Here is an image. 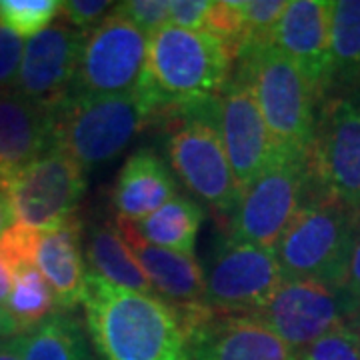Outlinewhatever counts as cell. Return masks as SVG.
I'll use <instances>...</instances> for the list:
<instances>
[{
	"instance_id": "obj_33",
	"label": "cell",
	"mask_w": 360,
	"mask_h": 360,
	"mask_svg": "<svg viewBox=\"0 0 360 360\" xmlns=\"http://www.w3.org/2000/svg\"><path fill=\"white\" fill-rule=\"evenodd\" d=\"M350 295L360 300V229L356 234V240L352 246V255H350V262H348V274L347 284H345Z\"/></svg>"
},
{
	"instance_id": "obj_26",
	"label": "cell",
	"mask_w": 360,
	"mask_h": 360,
	"mask_svg": "<svg viewBox=\"0 0 360 360\" xmlns=\"http://www.w3.org/2000/svg\"><path fill=\"white\" fill-rule=\"evenodd\" d=\"M60 0H0V22L18 37H34L60 14Z\"/></svg>"
},
{
	"instance_id": "obj_12",
	"label": "cell",
	"mask_w": 360,
	"mask_h": 360,
	"mask_svg": "<svg viewBox=\"0 0 360 360\" xmlns=\"http://www.w3.org/2000/svg\"><path fill=\"white\" fill-rule=\"evenodd\" d=\"M272 248L229 240L210 258L206 269V302L231 314H257L283 283Z\"/></svg>"
},
{
	"instance_id": "obj_38",
	"label": "cell",
	"mask_w": 360,
	"mask_h": 360,
	"mask_svg": "<svg viewBox=\"0 0 360 360\" xmlns=\"http://www.w3.org/2000/svg\"><path fill=\"white\" fill-rule=\"evenodd\" d=\"M352 319H354V324H352L350 328H352V330H354V333L360 336V309L354 312V316H352Z\"/></svg>"
},
{
	"instance_id": "obj_23",
	"label": "cell",
	"mask_w": 360,
	"mask_h": 360,
	"mask_svg": "<svg viewBox=\"0 0 360 360\" xmlns=\"http://www.w3.org/2000/svg\"><path fill=\"white\" fill-rule=\"evenodd\" d=\"M13 336L34 330L52 314L60 312L51 284L34 264H22L14 270L13 288L2 304Z\"/></svg>"
},
{
	"instance_id": "obj_3",
	"label": "cell",
	"mask_w": 360,
	"mask_h": 360,
	"mask_svg": "<svg viewBox=\"0 0 360 360\" xmlns=\"http://www.w3.org/2000/svg\"><path fill=\"white\" fill-rule=\"evenodd\" d=\"M158 122L168 127L167 155L182 184L214 210L232 214L243 188L220 134L219 96L176 104Z\"/></svg>"
},
{
	"instance_id": "obj_21",
	"label": "cell",
	"mask_w": 360,
	"mask_h": 360,
	"mask_svg": "<svg viewBox=\"0 0 360 360\" xmlns=\"http://www.w3.org/2000/svg\"><path fill=\"white\" fill-rule=\"evenodd\" d=\"M86 257H89L90 272L98 274L104 281L134 292L158 296L115 224L103 222L92 226Z\"/></svg>"
},
{
	"instance_id": "obj_31",
	"label": "cell",
	"mask_w": 360,
	"mask_h": 360,
	"mask_svg": "<svg viewBox=\"0 0 360 360\" xmlns=\"http://www.w3.org/2000/svg\"><path fill=\"white\" fill-rule=\"evenodd\" d=\"M22 54H25L22 39L0 22V94L13 92L22 63Z\"/></svg>"
},
{
	"instance_id": "obj_11",
	"label": "cell",
	"mask_w": 360,
	"mask_h": 360,
	"mask_svg": "<svg viewBox=\"0 0 360 360\" xmlns=\"http://www.w3.org/2000/svg\"><path fill=\"white\" fill-rule=\"evenodd\" d=\"M359 309L360 300L347 288L316 281H283L255 316L281 336L292 352H298L342 326L345 319L354 316Z\"/></svg>"
},
{
	"instance_id": "obj_32",
	"label": "cell",
	"mask_w": 360,
	"mask_h": 360,
	"mask_svg": "<svg viewBox=\"0 0 360 360\" xmlns=\"http://www.w3.org/2000/svg\"><path fill=\"white\" fill-rule=\"evenodd\" d=\"M210 6H212L210 0H172L168 25L179 26L184 30H194V32H206Z\"/></svg>"
},
{
	"instance_id": "obj_17",
	"label": "cell",
	"mask_w": 360,
	"mask_h": 360,
	"mask_svg": "<svg viewBox=\"0 0 360 360\" xmlns=\"http://www.w3.org/2000/svg\"><path fill=\"white\" fill-rule=\"evenodd\" d=\"M52 108L16 92L0 94V184L51 150Z\"/></svg>"
},
{
	"instance_id": "obj_5",
	"label": "cell",
	"mask_w": 360,
	"mask_h": 360,
	"mask_svg": "<svg viewBox=\"0 0 360 360\" xmlns=\"http://www.w3.org/2000/svg\"><path fill=\"white\" fill-rule=\"evenodd\" d=\"M234 60L231 46L219 37L167 25L150 37L142 86L153 94L162 116L176 104L219 96L231 82Z\"/></svg>"
},
{
	"instance_id": "obj_8",
	"label": "cell",
	"mask_w": 360,
	"mask_h": 360,
	"mask_svg": "<svg viewBox=\"0 0 360 360\" xmlns=\"http://www.w3.org/2000/svg\"><path fill=\"white\" fill-rule=\"evenodd\" d=\"M150 39L115 11L84 34L68 96H116L139 90L146 78Z\"/></svg>"
},
{
	"instance_id": "obj_14",
	"label": "cell",
	"mask_w": 360,
	"mask_h": 360,
	"mask_svg": "<svg viewBox=\"0 0 360 360\" xmlns=\"http://www.w3.org/2000/svg\"><path fill=\"white\" fill-rule=\"evenodd\" d=\"M220 134L234 179L245 191L266 168L278 144L274 142L252 89L240 78L219 94Z\"/></svg>"
},
{
	"instance_id": "obj_4",
	"label": "cell",
	"mask_w": 360,
	"mask_h": 360,
	"mask_svg": "<svg viewBox=\"0 0 360 360\" xmlns=\"http://www.w3.org/2000/svg\"><path fill=\"white\" fill-rule=\"evenodd\" d=\"M359 229L360 210L312 191L274 246L284 281L345 288Z\"/></svg>"
},
{
	"instance_id": "obj_29",
	"label": "cell",
	"mask_w": 360,
	"mask_h": 360,
	"mask_svg": "<svg viewBox=\"0 0 360 360\" xmlns=\"http://www.w3.org/2000/svg\"><path fill=\"white\" fill-rule=\"evenodd\" d=\"M115 13L124 16L148 39L168 25L170 2L165 0H129L115 4Z\"/></svg>"
},
{
	"instance_id": "obj_9",
	"label": "cell",
	"mask_w": 360,
	"mask_h": 360,
	"mask_svg": "<svg viewBox=\"0 0 360 360\" xmlns=\"http://www.w3.org/2000/svg\"><path fill=\"white\" fill-rule=\"evenodd\" d=\"M0 186L11 202L16 224L49 231L77 217V206L86 191V170L52 146Z\"/></svg>"
},
{
	"instance_id": "obj_30",
	"label": "cell",
	"mask_w": 360,
	"mask_h": 360,
	"mask_svg": "<svg viewBox=\"0 0 360 360\" xmlns=\"http://www.w3.org/2000/svg\"><path fill=\"white\" fill-rule=\"evenodd\" d=\"M115 11V4L108 0H68L63 2L60 14L68 26L78 32H90Z\"/></svg>"
},
{
	"instance_id": "obj_27",
	"label": "cell",
	"mask_w": 360,
	"mask_h": 360,
	"mask_svg": "<svg viewBox=\"0 0 360 360\" xmlns=\"http://www.w3.org/2000/svg\"><path fill=\"white\" fill-rule=\"evenodd\" d=\"M288 2L284 0H248L243 2V18H245V49L270 44L272 30L278 18L286 11ZM240 51V52H243Z\"/></svg>"
},
{
	"instance_id": "obj_20",
	"label": "cell",
	"mask_w": 360,
	"mask_h": 360,
	"mask_svg": "<svg viewBox=\"0 0 360 360\" xmlns=\"http://www.w3.org/2000/svg\"><path fill=\"white\" fill-rule=\"evenodd\" d=\"M176 196V179L167 162L150 148H139L127 158L112 191L118 219H146Z\"/></svg>"
},
{
	"instance_id": "obj_34",
	"label": "cell",
	"mask_w": 360,
	"mask_h": 360,
	"mask_svg": "<svg viewBox=\"0 0 360 360\" xmlns=\"http://www.w3.org/2000/svg\"><path fill=\"white\" fill-rule=\"evenodd\" d=\"M14 269L11 266V262L6 260V257L0 252V307L4 304V300L8 298V292L13 288Z\"/></svg>"
},
{
	"instance_id": "obj_37",
	"label": "cell",
	"mask_w": 360,
	"mask_h": 360,
	"mask_svg": "<svg viewBox=\"0 0 360 360\" xmlns=\"http://www.w3.org/2000/svg\"><path fill=\"white\" fill-rule=\"evenodd\" d=\"M8 338H14V336L13 333H11L8 321H6V316H4V310L0 307V345H2L4 340H8Z\"/></svg>"
},
{
	"instance_id": "obj_25",
	"label": "cell",
	"mask_w": 360,
	"mask_h": 360,
	"mask_svg": "<svg viewBox=\"0 0 360 360\" xmlns=\"http://www.w3.org/2000/svg\"><path fill=\"white\" fill-rule=\"evenodd\" d=\"M330 60L333 82L360 70V0L330 2Z\"/></svg>"
},
{
	"instance_id": "obj_18",
	"label": "cell",
	"mask_w": 360,
	"mask_h": 360,
	"mask_svg": "<svg viewBox=\"0 0 360 360\" xmlns=\"http://www.w3.org/2000/svg\"><path fill=\"white\" fill-rule=\"evenodd\" d=\"M116 226L162 300L172 307L206 302L205 270L196 258L150 245L136 232L130 220L116 219Z\"/></svg>"
},
{
	"instance_id": "obj_13",
	"label": "cell",
	"mask_w": 360,
	"mask_h": 360,
	"mask_svg": "<svg viewBox=\"0 0 360 360\" xmlns=\"http://www.w3.org/2000/svg\"><path fill=\"white\" fill-rule=\"evenodd\" d=\"M82 40L84 32L75 30L65 20L52 22L30 37L13 92L49 108L63 103L77 75Z\"/></svg>"
},
{
	"instance_id": "obj_2",
	"label": "cell",
	"mask_w": 360,
	"mask_h": 360,
	"mask_svg": "<svg viewBox=\"0 0 360 360\" xmlns=\"http://www.w3.org/2000/svg\"><path fill=\"white\" fill-rule=\"evenodd\" d=\"M158 116L160 108L144 86L116 96H66L52 108V139L56 148L89 170L120 155Z\"/></svg>"
},
{
	"instance_id": "obj_16",
	"label": "cell",
	"mask_w": 360,
	"mask_h": 360,
	"mask_svg": "<svg viewBox=\"0 0 360 360\" xmlns=\"http://www.w3.org/2000/svg\"><path fill=\"white\" fill-rule=\"evenodd\" d=\"M193 360H295V352L255 314L214 312L193 336Z\"/></svg>"
},
{
	"instance_id": "obj_35",
	"label": "cell",
	"mask_w": 360,
	"mask_h": 360,
	"mask_svg": "<svg viewBox=\"0 0 360 360\" xmlns=\"http://www.w3.org/2000/svg\"><path fill=\"white\" fill-rule=\"evenodd\" d=\"M13 224H14L13 208H11V202H8V198H6V193H4V191H2V186H0V236L8 231Z\"/></svg>"
},
{
	"instance_id": "obj_28",
	"label": "cell",
	"mask_w": 360,
	"mask_h": 360,
	"mask_svg": "<svg viewBox=\"0 0 360 360\" xmlns=\"http://www.w3.org/2000/svg\"><path fill=\"white\" fill-rule=\"evenodd\" d=\"M295 360H360V336L342 324L304 350L295 352Z\"/></svg>"
},
{
	"instance_id": "obj_24",
	"label": "cell",
	"mask_w": 360,
	"mask_h": 360,
	"mask_svg": "<svg viewBox=\"0 0 360 360\" xmlns=\"http://www.w3.org/2000/svg\"><path fill=\"white\" fill-rule=\"evenodd\" d=\"M22 360H94L75 316L56 312L34 330L18 336Z\"/></svg>"
},
{
	"instance_id": "obj_6",
	"label": "cell",
	"mask_w": 360,
	"mask_h": 360,
	"mask_svg": "<svg viewBox=\"0 0 360 360\" xmlns=\"http://www.w3.org/2000/svg\"><path fill=\"white\" fill-rule=\"evenodd\" d=\"M238 75L257 96L260 112L278 146L309 150L316 129L319 92L300 68L272 44L238 54Z\"/></svg>"
},
{
	"instance_id": "obj_1",
	"label": "cell",
	"mask_w": 360,
	"mask_h": 360,
	"mask_svg": "<svg viewBox=\"0 0 360 360\" xmlns=\"http://www.w3.org/2000/svg\"><path fill=\"white\" fill-rule=\"evenodd\" d=\"M82 304L101 360H193L179 312L160 296L116 286L89 270Z\"/></svg>"
},
{
	"instance_id": "obj_10",
	"label": "cell",
	"mask_w": 360,
	"mask_h": 360,
	"mask_svg": "<svg viewBox=\"0 0 360 360\" xmlns=\"http://www.w3.org/2000/svg\"><path fill=\"white\" fill-rule=\"evenodd\" d=\"M310 188L360 210V94L322 106L309 146Z\"/></svg>"
},
{
	"instance_id": "obj_19",
	"label": "cell",
	"mask_w": 360,
	"mask_h": 360,
	"mask_svg": "<svg viewBox=\"0 0 360 360\" xmlns=\"http://www.w3.org/2000/svg\"><path fill=\"white\" fill-rule=\"evenodd\" d=\"M32 262L51 284L60 312L72 310L84 300L89 270L80 252V220L77 217L49 231H39Z\"/></svg>"
},
{
	"instance_id": "obj_36",
	"label": "cell",
	"mask_w": 360,
	"mask_h": 360,
	"mask_svg": "<svg viewBox=\"0 0 360 360\" xmlns=\"http://www.w3.org/2000/svg\"><path fill=\"white\" fill-rule=\"evenodd\" d=\"M0 360H22L18 336L8 338L0 345Z\"/></svg>"
},
{
	"instance_id": "obj_15",
	"label": "cell",
	"mask_w": 360,
	"mask_h": 360,
	"mask_svg": "<svg viewBox=\"0 0 360 360\" xmlns=\"http://www.w3.org/2000/svg\"><path fill=\"white\" fill-rule=\"evenodd\" d=\"M270 44L295 63L321 96L333 84L330 2L292 0L272 30Z\"/></svg>"
},
{
	"instance_id": "obj_22",
	"label": "cell",
	"mask_w": 360,
	"mask_h": 360,
	"mask_svg": "<svg viewBox=\"0 0 360 360\" xmlns=\"http://www.w3.org/2000/svg\"><path fill=\"white\" fill-rule=\"evenodd\" d=\"M205 219V210L196 200L176 194L162 208L146 219L132 222V226L150 245L194 257L196 236Z\"/></svg>"
},
{
	"instance_id": "obj_7",
	"label": "cell",
	"mask_w": 360,
	"mask_h": 360,
	"mask_svg": "<svg viewBox=\"0 0 360 360\" xmlns=\"http://www.w3.org/2000/svg\"><path fill=\"white\" fill-rule=\"evenodd\" d=\"M310 186L309 150L278 146L232 212L231 238L272 248L288 229Z\"/></svg>"
}]
</instances>
